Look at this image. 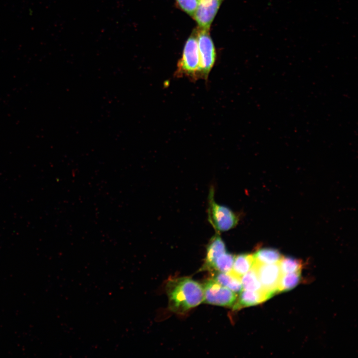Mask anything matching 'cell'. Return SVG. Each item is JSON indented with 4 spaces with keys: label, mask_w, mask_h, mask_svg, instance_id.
Returning a JSON list of instances; mask_svg holds the SVG:
<instances>
[{
    "label": "cell",
    "mask_w": 358,
    "mask_h": 358,
    "mask_svg": "<svg viewBox=\"0 0 358 358\" xmlns=\"http://www.w3.org/2000/svg\"><path fill=\"white\" fill-rule=\"evenodd\" d=\"M166 291L169 308L177 313H183L203 300L202 286L188 277L169 279L166 283Z\"/></svg>",
    "instance_id": "6da1fadb"
},
{
    "label": "cell",
    "mask_w": 358,
    "mask_h": 358,
    "mask_svg": "<svg viewBox=\"0 0 358 358\" xmlns=\"http://www.w3.org/2000/svg\"><path fill=\"white\" fill-rule=\"evenodd\" d=\"M214 192L213 188H211L208 198V219L216 233L220 234L234 228L237 225L239 218L229 207L216 202Z\"/></svg>",
    "instance_id": "7a4b0ae2"
},
{
    "label": "cell",
    "mask_w": 358,
    "mask_h": 358,
    "mask_svg": "<svg viewBox=\"0 0 358 358\" xmlns=\"http://www.w3.org/2000/svg\"><path fill=\"white\" fill-rule=\"evenodd\" d=\"M200 59L197 37L190 36L186 41L181 59L179 61L175 76L198 79Z\"/></svg>",
    "instance_id": "3957f363"
},
{
    "label": "cell",
    "mask_w": 358,
    "mask_h": 358,
    "mask_svg": "<svg viewBox=\"0 0 358 358\" xmlns=\"http://www.w3.org/2000/svg\"><path fill=\"white\" fill-rule=\"evenodd\" d=\"M202 287L203 302L207 304L232 307L238 297L237 294L212 278L207 280Z\"/></svg>",
    "instance_id": "277c9868"
},
{
    "label": "cell",
    "mask_w": 358,
    "mask_h": 358,
    "mask_svg": "<svg viewBox=\"0 0 358 358\" xmlns=\"http://www.w3.org/2000/svg\"><path fill=\"white\" fill-rule=\"evenodd\" d=\"M197 36L200 59L198 79L207 80L215 61V48L208 29H202Z\"/></svg>",
    "instance_id": "5b68a950"
},
{
    "label": "cell",
    "mask_w": 358,
    "mask_h": 358,
    "mask_svg": "<svg viewBox=\"0 0 358 358\" xmlns=\"http://www.w3.org/2000/svg\"><path fill=\"white\" fill-rule=\"evenodd\" d=\"M254 267L263 289L273 295L278 293V283L282 274L278 263L259 264Z\"/></svg>",
    "instance_id": "8992f818"
},
{
    "label": "cell",
    "mask_w": 358,
    "mask_h": 358,
    "mask_svg": "<svg viewBox=\"0 0 358 358\" xmlns=\"http://www.w3.org/2000/svg\"><path fill=\"white\" fill-rule=\"evenodd\" d=\"M221 0H200L193 14L202 29H208L219 8Z\"/></svg>",
    "instance_id": "52a82bcc"
},
{
    "label": "cell",
    "mask_w": 358,
    "mask_h": 358,
    "mask_svg": "<svg viewBox=\"0 0 358 358\" xmlns=\"http://www.w3.org/2000/svg\"><path fill=\"white\" fill-rule=\"evenodd\" d=\"M273 295L264 290L252 291L243 289L233 306L234 310H239L243 307L252 306L262 303Z\"/></svg>",
    "instance_id": "ba28073f"
},
{
    "label": "cell",
    "mask_w": 358,
    "mask_h": 358,
    "mask_svg": "<svg viewBox=\"0 0 358 358\" xmlns=\"http://www.w3.org/2000/svg\"><path fill=\"white\" fill-rule=\"evenodd\" d=\"M226 252V245L220 236L216 233L210 240L206 248L205 262L202 267L203 270H209L211 265L219 256Z\"/></svg>",
    "instance_id": "9c48e42d"
},
{
    "label": "cell",
    "mask_w": 358,
    "mask_h": 358,
    "mask_svg": "<svg viewBox=\"0 0 358 358\" xmlns=\"http://www.w3.org/2000/svg\"><path fill=\"white\" fill-rule=\"evenodd\" d=\"M241 278L232 270L227 272H215L212 278L236 294H239L243 290Z\"/></svg>",
    "instance_id": "30bf717a"
},
{
    "label": "cell",
    "mask_w": 358,
    "mask_h": 358,
    "mask_svg": "<svg viewBox=\"0 0 358 358\" xmlns=\"http://www.w3.org/2000/svg\"><path fill=\"white\" fill-rule=\"evenodd\" d=\"M255 263L254 255L252 254H242L235 256L232 271L241 277L253 267Z\"/></svg>",
    "instance_id": "8fae6325"
},
{
    "label": "cell",
    "mask_w": 358,
    "mask_h": 358,
    "mask_svg": "<svg viewBox=\"0 0 358 358\" xmlns=\"http://www.w3.org/2000/svg\"><path fill=\"white\" fill-rule=\"evenodd\" d=\"M255 263L259 264L278 263L282 256L277 250L272 248H263L254 255Z\"/></svg>",
    "instance_id": "7c38bea8"
},
{
    "label": "cell",
    "mask_w": 358,
    "mask_h": 358,
    "mask_svg": "<svg viewBox=\"0 0 358 358\" xmlns=\"http://www.w3.org/2000/svg\"><path fill=\"white\" fill-rule=\"evenodd\" d=\"M235 257L226 251L214 260L208 270L223 272L232 271Z\"/></svg>",
    "instance_id": "4fadbf2b"
},
{
    "label": "cell",
    "mask_w": 358,
    "mask_h": 358,
    "mask_svg": "<svg viewBox=\"0 0 358 358\" xmlns=\"http://www.w3.org/2000/svg\"><path fill=\"white\" fill-rule=\"evenodd\" d=\"M241 279L243 289L252 291L263 289L254 266L241 277Z\"/></svg>",
    "instance_id": "5bb4252c"
},
{
    "label": "cell",
    "mask_w": 358,
    "mask_h": 358,
    "mask_svg": "<svg viewBox=\"0 0 358 358\" xmlns=\"http://www.w3.org/2000/svg\"><path fill=\"white\" fill-rule=\"evenodd\" d=\"M301 279V271L282 274L278 283V292L290 290L296 286Z\"/></svg>",
    "instance_id": "9a60e30c"
},
{
    "label": "cell",
    "mask_w": 358,
    "mask_h": 358,
    "mask_svg": "<svg viewBox=\"0 0 358 358\" xmlns=\"http://www.w3.org/2000/svg\"><path fill=\"white\" fill-rule=\"evenodd\" d=\"M282 274L294 273L301 271L302 263L300 260L287 257H282L278 262Z\"/></svg>",
    "instance_id": "2e32d148"
},
{
    "label": "cell",
    "mask_w": 358,
    "mask_h": 358,
    "mask_svg": "<svg viewBox=\"0 0 358 358\" xmlns=\"http://www.w3.org/2000/svg\"><path fill=\"white\" fill-rule=\"evenodd\" d=\"M180 8L193 16L197 7L199 0H177Z\"/></svg>",
    "instance_id": "e0dca14e"
},
{
    "label": "cell",
    "mask_w": 358,
    "mask_h": 358,
    "mask_svg": "<svg viewBox=\"0 0 358 358\" xmlns=\"http://www.w3.org/2000/svg\"></svg>",
    "instance_id": "ac0fdd59"
}]
</instances>
